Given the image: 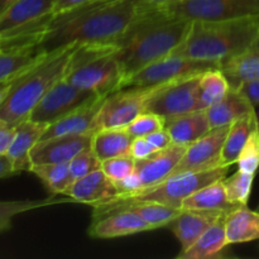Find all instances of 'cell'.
Wrapping results in <instances>:
<instances>
[{
  "label": "cell",
  "instance_id": "1",
  "mask_svg": "<svg viewBox=\"0 0 259 259\" xmlns=\"http://www.w3.org/2000/svg\"><path fill=\"white\" fill-rule=\"evenodd\" d=\"M137 12L138 5L129 0H99L58 13L40 46L52 52L67 46L115 43Z\"/></svg>",
  "mask_w": 259,
  "mask_h": 259
},
{
  "label": "cell",
  "instance_id": "2",
  "mask_svg": "<svg viewBox=\"0 0 259 259\" xmlns=\"http://www.w3.org/2000/svg\"><path fill=\"white\" fill-rule=\"evenodd\" d=\"M190 20L161 7H139L125 32L115 42L124 81L151 63L171 55L186 38ZM123 81V82H124Z\"/></svg>",
  "mask_w": 259,
  "mask_h": 259
},
{
  "label": "cell",
  "instance_id": "3",
  "mask_svg": "<svg viewBox=\"0 0 259 259\" xmlns=\"http://www.w3.org/2000/svg\"><path fill=\"white\" fill-rule=\"evenodd\" d=\"M259 35V15L228 20H194L174 56L223 63L254 47Z\"/></svg>",
  "mask_w": 259,
  "mask_h": 259
},
{
  "label": "cell",
  "instance_id": "4",
  "mask_svg": "<svg viewBox=\"0 0 259 259\" xmlns=\"http://www.w3.org/2000/svg\"><path fill=\"white\" fill-rule=\"evenodd\" d=\"M76 47V45L67 46L48 52L43 60L15 78L0 105V119L17 125L29 118L46 93L65 76Z\"/></svg>",
  "mask_w": 259,
  "mask_h": 259
},
{
  "label": "cell",
  "instance_id": "5",
  "mask_svg": "<svg viewBox=\"0 0 259 259\" xmlns=\"http://www.w3.org/2000/svg\"><path fill=\"white\" fill-rule=\"evenodd\" d=\"M230 167H215L195 172H182L174 175L153 186L142 189L131 195H118L114 199L93 205V220L100 219L111 214L119 207L134 202H159L168 206L181 209L186 197L206 185L227 177Z\"/></svg>",
  "mask_w": 259,
  "mask_h": 259
},
{
  "label": "cell",
  "instance_id": "6",
  "mask_svg": "<svg viewBox=\"0 0 259 259\" xmlns=\"http://www.w3.org/2000/svg\"><path fill=\"white\" fill-rule=\"evenodd\" d=\"M63 77L96 95L108 96L120 90L124 75L116 58L115 43L77 46Z\"/></svg>",
  "mask_w": 259,
  "mask_h": 259
},
{
  "label": "cell",
  "instance_id": "7",
  "mask_svg": "<svg viewBox=\"0 0 259 259\" xmlns=\"http://www.w3.org/2000/svg\"><path fill=\"white\" fill-rule=\"evenodd\" d=\"M56 0H19L0 15V48L40 45Z\"/></svg>",
  "mask_w": 259,
  "mask_h": 259
},
{
  "label": "cell",
  "instance_id": "8",
  "mask_svg": "<svg viewBox=\"0 0 259 259\" xmlns=\"http://www.w3.org/2000/svg\"><path fill=\"white\" fill-rule=\"evenodd\" d=\"M175 17L190 20H228L259 15V0H175L161 5Z\"/></svg>",
  "mask_w": 259,
  "mask_h": 259
},
{
  "label": "cell",
  "instance_id": "9",
  "mask_svg": "<svg viewBox=\"0 0 259 259\" xmlns=\"http://www.w3.org/2000/svg\"><path fill=\"white\" fill-rule=\"evenodd\" d=\"M212 68H222V63L169 55L151 63L143 70L138 71L133 76L126 78L121 85V89L151 88V86L163 85L177 78L200 75Z\"/></svg>",
  "mask_w": 259,
  "mask_h": 259
},
{
  "label": "cell",
  "instance_id": "10",
  "mask_svg": "<svg viewBox=\"0 0 259 259\" xmlns=\"http://www.w3.org/2000/svg\"><path fill=\"white\" fill-rule=\"evenodd\" d=\"M200 76L201 73L186 76L161 85L149 98L146 111L163 116L167 120L199 110Z\"/></svg>",
  "mask_w": 259,
  "mask_h": 259
},
{
  "label": "cell",
  "instance_id": "11",
  "mask_svg": "<svg viewBox=\"0 0 259 259\" xmlns=\"http://www.w3.org/2000/svg\"><path fill=\"white\" fill-rule=\"evenodd\" d=\"M159 86L124 88L106 96L96 118V129L126 128L146 111L149 98Z\"/></svg>",
  "mask_w": 259,
  "mask_h": 259
},
{
  "label": "cell",
  "instance_id": "12",
  "mask_svg": "<svg viewBox=\"0 0 259 259\" xmlns=\"http://www.w3.org/2000/svg\"><path fill=\"white\" fill-rule=\"evenodd\" d=\"M98 96L101 95L76 88L62 77L40 99L39 103L30 113L29 119L39 123L52 124Z\"/></svg>",
  "mask_w": 259,
  "mask_h": 259
},
{
  "label": "cell",
  "instance_id": "13",
  "mask_svg": "<svg viewBox=\"0 0 259 259\" xmlns=\"http://www.w3.org/2000/svg\"><path fill=\"white\" fill-rule=\"evenodd\" d=\"M229 129L230 124L212 128L201 138L190 144L182 159L175 168L174 175L219 167L222 149Z\"/></svg>",
  "mask_w": 259,
  "mask_h": 259
},
{
  "label": "cell",
  "instance_id": "14",
  "mask_svg": "<svg viewBox=\"0 0 259 259\" xmlns=\"http://www.w3.org/2000/svg\"><path fill=\"white\" fill-rule=\"evenodd\" d=\"M96 132L81 134H63L40 139L30 152V162L34 164H50L70 162L80 152L91 147Z\"/></svg>",
  "mask_w": 259,
  "mask_h": 259
},
{
  "label": "cell",
  "instance_id": "15",
  "mask_svg": "<svg viewBox=\"0 0 259 259\" xmlns=\"http://www.w3.org/2000/svg\"><path fill=\"white\" fill-rule=\"evenodd\" d=\"M187 147L189 146L172 143L167 148L154 152L147 158L136 161V172L143 181V189L171 177Z\"/></svg>",
  "mask_w": 259,
  "mask_h": 259
},
{
  "label": "cell",
  "instance_id": "16",
  "mask_svg": "<svg viewBox=\"0 0 259 259\" xmlns=\"http://www.w3.org/2000/svg\"><path fill=\"white\" fill-rule=\"evenodd\" d=\"M149 230H153V228L137 212L119 210L100 219L93 220L88 233L91 238L96 239H113Z\"/></svg>",
  "mask_w": 259,
  "mask_h": 259
},
{
  "label": "cell",
  "instance_id": "17",
  "mask_svg": "<svg viewBox=\"0 0 259 259\" xmlns=\"http://www.w3.org/2000/svg\"><path fill=\"white\" fill-rule=\"evenodd\" d=\"M63 196L71 197L73 202L88 204L90 206L108 201L118 196L115 184L105 175L101 168L75 180L66 190Z\"/></svg>",
  "mask_w": 259,
  "mask_h": 259
},
{
  "label": "cell",
  "instance_id": "18",
  "mask_svg": "<svg viewBox=\"0 0 259 259\" xmlns=\"http://www.w3.org/2000/svg\"><path fill=\"white\" fill-rule=\"evenodd\" d=\"M105 98L106 96H98V98L88 101L83 105L78 106L77 109L68 113L63 118L56 120L55 123L48 124L47 129H46L45 134L40 139L63 136V134H81L88 133V132H98L95 126L96 118H98V114L103 106Z\"/></svg>",
  "mask_w": 259,
  "mask_h": 259
},
{
  "label": "cell",
  "instance_id": "19",
  "mask_svg": "<svg viewBox=\"0 0 259 259\" xmlns=\"http://www.w3.org/2000/svg\"><path fill=\"white\" fill-rule=\"evenodd\" d=\"M47 126L48 124L34 121L29 118L15 125V136L8 149L7 157L10 159L18 175L30 169V152L40 141Z\"/></svg>",
  "mask_w": 259,
  "mask_h": 259
},
{
  "label": "cell",
  "instance_id": "20",
  "mask_svg": "<svg viewBox=\"0 0 259 259\" xmlns=\"http://www.w3.org/2000/svg\"><path fill=\"white\" fill-rule=\"evenodd\" d=\"M224 214L228 212L220 210L181 209L176 219L168 225L181 244V252L191 247L197 238Z\"/></svg>",
  "mask_w": 259,
  "mask_h": 259
},
{
  "label": "cell",
  "instance_id": "21",
  "mask_svg": "<svg viewBox=\"0 0 259 259\" xmlns=\"http://www.w3.org/2000/svg\"><path fill=\"white\" fill-rule=\"evenodd\" d=\"M47 53L40 45L0 48V85L14 81L43 60Z\"/></svg>",
  "mask_w": 259,
  "mask_h": 259
},
{
  "label": "cell",
  "instance_id": "22",
  "mask_svg": "<svg viewBox=\"0 0 259 259\" xmlns=\"http://www.w3.org/2000/svg\"><path fill=\"white\" fill-rule=\"evenodd\" d=\"M164 128L171 136L172 143L190 146L205 136L211 126L207 118L206 109H202L167 119Z\"/></svg>",
  "mask_w": 259,
  "mask_h": 259
},
{
  "label": "cell",
  "instance_id": "23",
  "mask_svg": "<svg viewBox=\"0 0 259 259\" xmlns=\"http://www.w3.org/2000/svg\"><path fill=\"white\" fill-rule=\"evenodd\" d=\"M227 214L220 217L214 224L207 228L196 242L187 248L185 252H180L177 258L180 259H207L220 257L223 250L229 245L225 229Z\"/></svg>",
  "mask_w": 259,
  "mask_h": 259
},
{
  "label": "cell",
  "instance_id": "24",
  "mask_svg": "<svg viewBox=\"0 0 259 259\" xmlns=\"http://www.w3.org/2000/svg\"><path fill=\"white\" fill-rule=\"evenodd\" d=\"M259 124V119L255 110L240 116L230 124V129L225 138L224 146L220 156V166L232 167L237 163L238 157L244 147L245 142L249 138L252 132Z\"/></svg>",
  "mask_w": 259,
  "mask_h": 259
},
{
  "label": "cell",
  "instance_id": "25",
  "mask_svg": "<svg viewBox=\"0 0 259 259\" xmlns=\"http://www.w3.org/2000/svg\"><path fill=\"white\" fill-rule=\"evenodd\" d=\"M253 110H255L254 105L250 103L249 99L240 90H234L230 88L225 98L215 105L207 108L206 113L210 126L212 129L218 126L229 125L238 118Z\"/></svg>",
  "mask_w": 259,
  "mask_h": 259
},
{
  "label": "cell",
  "instance_id": "26",
  "mask_svg": "<svg viewBox=\"0 0 259 259\" xmlns=\"http://www.w3.org/2000/svg\"><path fill=\"white\" fill-rule=\"evenodd\" d=\"M225 229L229 244L259 240V211L248 206H238L225 218Z\"/></svg>",
  "mask_w": 259,
  "mask_h": 259
},
{
  "label": "cell",
  "instance_id": "27",
  "mask_svg": "<svg viewBox=\"0 0 259 259\" xmlns=\"http://www.w3.org/2000/svg\"><path fill=\"white\" fill-rule=\"evenodd\" d=\"M222 71L234 90H240L245 83L259 80V48L252 47L229 58L222 63Z\"/></svg>",
  "mask_w": 259,
  "mask_h": 259
},
{
  "label": "cell",
  "instance_id": "28",
  "mask_svg": "<svg viewBox=\"0 0 259 259\" xmlns=\"http://www.w3.org/2000/svg\"><path fill=\"white\" fill-rule=\"evenodd\" d=\"M235 207H238L237 205L232 204L228 199L224 179L217 180L195 191L186 197L181 205V209L220 210L225 212H230Z\"/></svg>",
  "mask_w": 259,
  "mask_h": 259
},
{
  "label": "cell",
  "instance_id": "29",
  "mask_svg": "<svg viewBox=\"0 0 259 259\" xmlns=\"http://www.w3.org/2000/svg\"><path fill=\"white\" fill-rule=\"evenodd\" d=\"M133 137L126 128L99 129L93 138L91 148L101 162L114 157L128 154Z\"/></svg>",
  "mask_w": 259,
  "mask_h": 259
},
{
  "label": "cell",
  "instance_id": "30",
  "mask_svg": "<svg viewBox=\"0 0 259 259\" xmlns=\"http://www.w3.org/2000/svg\"><path fill=\"white\" fill-rule=\"evenodd\" d=\"M29 172L42 181L51 195H63L73 182L70 171V162L50 164H34Z\"/></svg>",
  "mask_w": 259,
  "mask_h": 259
},
{
  "label": "cell",
  "instance_id": "31",
  "mask_svg": "<svg viewBox=\"0 0 259 259\" xmlns=\"http://www.w3.org/2000/svg\"><path fill=\"white\" fill-rule=\"evenodd\" d=\"M230 90L228 78L225 77L222 68H212L205 71L200 76L199 110L215 105L225 98Z\"/></svg>",
  "mask_w": 259,
  "mask_h": 259
},
{
  "label": "cell",
  "instance_id": "32",
  "mask_svg": "<svg viewBox=\"0 0 259 259\" xmlns=\"http://www.w3.org/2000/svg\"><path fill=\"white\" fill-rule=\"evenodd\" d=\"M119 210H131V211L137 212L153 228V230L162 227H168L181 211V209L159 204V202H134V204L124 205L116 209L115 211H119Z\"/></svg>",
  "mask_w": 259,
  "mask_h": 259
},
{
  "label": "cell",
  "instance_id": "33",
  "mask_svg": "<svg viewBox=\"0 0 259 259\" xmlns=\"http://www.w3.org/2000/svg\"><path fill=\"white\" fill-rule=\"evenodd\" d=\"M65 202H73V200L71 197L56 199L52 195L48 199L34 200V201H0V234L8 232L12 228V222L17 215L40 207L65 204Z\"/></svg>",
  "mask_w": 259,
  "mask_h": 259
},
{
  "label": "cell",
  "instance_id": "34",
  "mask_svg": "<svg viewBox=\"0 0 259 259\" xmlns=\"http://www.w3.org/2000/svg\"><path fill=\"white\" fill-rule=\"evenodd\" d=\"M254 176V174L238 169L234 175L224 179L228 199L232 204L237 206H245L248 204L250 194H252Z\"/></svg>",
  "mask_w": 259,
  "mask_h": 259
},
{
  "label": "cell",
  "instance_id": "35",
  "mask_svg": "<svg viewBox=\"0 0 259 259\" xmlns=\"http://www.w3.org/2000/svg\"><path fill=\"white\" fill-rule=\"evenodd\" d=\"M238 168L249 174H257L259 169V124L245 142L239 157Z\"/></svg>",
  "mask_w": 259,
  "mask_h": 259
},
{
  "label": "cell",
  "instance_id": "36",
  "mask_svg": "<svg viewBox=\"0 0 259 259\" xmlns=\"http://www.w3.org/2000/svg\"><path fill=\"white\" fill-rule=\"evenodd\" d=\"M164 126H166V119L163 116L144 111L126 126V131L133 138H136V137H147L153 132L163 129Z\"/></svg>",
  "mask_w": 259,
  "mask_h": 259
},
{
  "label": "cell",
  "instance_id": "37",
  "mask_svg": "<svg viewBox=\"0 0 259 259\" xmlns=\"http://www.w3.org/2000/svg\"><path fill=\"white\" fill-rule=\"evenodd\" d=\"M99 168H101V161L99 159V157L96 156L91 147L86 148L85 151L80 152L75 158L70 161V171L73 181Z\"/></svg>",
  "mask_w": 259,
  "mask_h": 259
},
{
  "label": "cell",
  "instance_id": "38",
  "mask_svg": "<svg viewBox=\"0 0 259 259\" xmlns=\"http://www.w3.org/2000/svg\"><path fill=\"white\" fill-rule=\"evenodd\" d=\"M101 169L111 181L116 182L136 169V159L129 153L114 157L101 162Z\"/></svg>",
  "mask_w": 259,
  "mask_h": 259
},
{
  "label": "cell",
  "instance_id": "39",
  "mask_svg": "<svg viewBox=\"0 0 259 259\" xmlns=\"http://www.w3.org/2000/svg\"><path fill=\"white\" fill-rule=\"evenodd\" d=\"M114 184L118 189V195L136 194V192L141 191L143 189V181H142L141 176L136 172V169L132 174H129L128 176L114 182Z\"/></svg>",
  "mask_w": 259,
  "mask_h": 259
},
{
  "label": "cell",
  "instance_id": "40",
  "mask_svg": "<svg viewBox=\"0 0 259 259\" xmlns=\"http://www.w3.org/2000/svg\"><path fill=\"white\" fill-rule=\"evenodd\" d=\"M154 152L157 151L153 148V146L149 143V141L146 137H136V138H133V141H132L128 153L131 154L136 161H139V159L147 158V157H149L151 154H153Z\"/></svg>",
  "mask_w": 259,
  "mask_h": 259
},
{
  "label": "cell",
  "instance_id": "41",
  "mask_svg": "<svg viewBox=\"0 0 259 259\" xmlns=\"http://www.w3.org/2000/svg\"><path fill=\"white\" fill-rule=\"evenodd\" d=\"M15 136V125L0 119V156H5Z\"/></svg>",
  "mask_w": 259,
  "mask_h": 259
},
{
  "label": "cell",
  "instance_id": "42",
  "mask_svg": "<svg viewBox=\"0 0 259 259\" xmlns=\"http://www.w3.org/2000/svg\"><path fill=\"white\" fill-rule=\"evenodd\" d=\"M146 138L148 139L149 143L153 146V148L156 149V151H161V149L167 148V147L172 144L171 136H169L168 132L166 131V128L153 132V133L148 134Z\"/></svg>",
  "mask_w": 259,
  "mask_h": 259
},
{
  "label": "cell",
  "instance_id": "43",
  "mask_svg": "<svg viewBox=\"0 0 259 259\" xmlns=\"http://www.w3.org/2000/svg\"><path fill=\"white\" fill-rule=\"evenodd\" d=\"M95 2H99V0H56L55 8H53V14H58V13L66 12V10L73 9V8Z\"/></svg>",
  "mask_w": 259,
  "mask_h": 259
},
{
  "label": "cell",
  "instance_id": "44",
  "mask_svg": "<svg viewBox=\"0 0 259 259\" xmlns=\"http://www.w3.org/2000/svg\"><path fill=\"white\" fill-rule=\"evenodd\" d=\"M240 91L249 99L253 105H259V80L245 83L242 86Z\"/></svg>",
  "mask_w": 259,
  "mask_h": 259
},
{
  "label": "cell",
  "instance_id": "45",
  "mask_svg": "<svg viewBox=\"0 0 259 259\" xmlns=\"http://www.w3.org/2000/svg\"><path fill=\"white\" fill-rule=\"evenodd\" d=\"M15 175L18 174L15 172L14 167H13L12 162L8 158L7 154L5 156H0V180L15 176Z\"/></svg>",
  "mask_w": 259,
  "mask_h": 259
},
{
  "label": "cell",
  "instance_id": "46",
  "mask_svg": "<svg viewBox=\"0 0 259 259\" xmlns=\"http://www.w3.org/2000/svg\"><path fill=\"white\" fill-rule=\"evenodd\" d=\"M139 7H161V5L168 4V3L175 2V0H129Z\"/></svg>",
  "mask_w": 259,
  "mask_h": 259
},
{
  "label": "cell",
  "instance_id": "47",
  "mask_svg": "<svg viewBox=\"0 0 259 259\" xmlns=\"http://www.w3.org/2000/svg\"><path fill=\"white\" fill-rule=\"evenodd\" d=\"M18 2H19V0H0V15L4 12H7L10 7H13V5Z\"/></svg>",
  "mask_w": 259,
  "mask_h": 259
},
{
  "label": "cell",
  "instance_id": "48",
  "mask_svg": "<svg viewBox=\"0 0 259 259\" xmlns=\"http://www.w3.org/2000/svg\"><path fill=\"white\" fill-rule=\"evenodd\" d=\"M12 82L3 83V85H0V105H2V103L4 101V99L7 98L8 93H9V90H10V86H12Z\"/></svg>",
  "mask_w": 259,
  "mask_h": 259
},
{
  "label": "cell",
  "instance_id": "49",
  "mask_svg": "<svg viewBox=\"0 0 259 259\" xmlns=\"http://www.w3.org/2000/svg\"><path fill=\"white\" fill-rule=\"evenodd\" d=\"M254 48H259V35L257 38V42H255V45H254Z\"/></svg>",
  "mask_w": 259,
  "mask_h": 259
},
{
  "label": "cell",
  "instance_id": "50",
  "mask_svg": "<svg viewBox=\"0 0 259 259\" xmlns=\"http://www.w3.org/2000/svg\"><path fill=\"white\" fill-rule=\"evenodd\" d=\"M257 115H258V119H259V111H258V114H257Z\"/></svg>",
  "mask_w": 259,
  "mask_h": 259
},
{
  "label": "cell",
  "instance_id": "51",
  "mask_svg": "<svg viewBox=\"0 0 259 259\" xmlns=\"http://www.w3.org/2000/svg\"><path fill=\"white\" fill-rule=\"evenodd\" d=\"M257 210H258V211H259V205H258V209H257Z\"/></svg>",
  "mask_w": 259,
  "mask_h": 259
}]
</instances>
